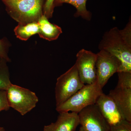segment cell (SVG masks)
I'll return each mask as SVG.
<instances>
[{
    "label": "cell",
    "instance_id": "7",
    "mask_svg": "<svg viewBox=\"0 0 131 131\" xmlns=\"http://www.w3.org/2000/svg\"><path fill=\"white\" fill-rule=\"evenodd\" d=\"M80 124L85 131H110L111 126L95 104L84 108L78 113Z\"/></svg>",
    "mask_w": 131,
    "mask_h": 131
},
{
    "label": "cell",
    "instance_id": "22",
    "mask_svg": "<svg viewBox=\"0 0 131 131\" xmlns=\"http://www.w3.org/2000/svg\"><path fill=\"white\" fill-rule=\"evenodd\" d=\"M79 131H84V130H83V129L81 127L80 128V130H79Z\"/></svg>",
    "mask_w": 131,
    "mask_h": 131
},
{
    "label": "cell",
    "instance_id": "21",
    "mask_svg": "<svg viewBox=\"0 0 131 131\" xmlns=\"http://www.w3.org/2000/svg\"><path fill=\"white\" fill-rule=\"evenodd\" d=\"M0 131H5V129L3 127H0Z\"/></svg>",
    "mask_w": 131,
    "mask_h": 131
},
{
    "label": "cell",
    "instance_id": "11",
    "mask_svg": "<svg viewBox=\"0 0 131 131\" xmlns=\"http://www.w3.org/2000/svg\"><path fill=\"white\" fill-rule=\"evenodd\" d=\"M108 95L117 104L125 119L131 122V89L116 87Z\"/></svg>",
    "mask_w": 131,
    "mask_h": 131
},
{
    "label": "cell",
    "instance_id": "16",
    "mask_svg": "<svg viewBox=\"0 0 131 131\" xmlns=\"http://www.w3.org/2000/svg\"><path fill=\"white\" fill-rule=\"evenodd\" d=\"M117 73L118 81L116 87L131 89V72L119 71Z\"/></svg>",
    "mask_w": 131,
    "mask_h": 131
},
{
    "label": "cell",
    "instance_id": "12",
    "mask_svg": "<svg viewBox=\"0 0 131 131\" xmlns=\"http://www.w3.org/2000/svg\"><path fill=\"white\" fill-rule=\"evenodd\" d=\"M38 22L40 27V31L38 34L45 40L49 41L56 40L62 33L61 27L49 22L44 15L40 17Z\"/></svg>",
    "mask_w": 131,
    "mask_h": 131
},
{
    "label": "cell",
    "instance_id": "10",
    "mask_svg": "<svg viewBox=\"0 0 131 131\" xmlns=\"http://www.w3.org/2000/svg\"><path fill=\"white\" fill-rule=\"evenodd\" d=\"M57 121L45 126L43 131H75L80 125L78 113L62 112L59 113Z\"/></svg>",
    "mask_w": 131,
    "mask_h": 131
},
{
    "label": "cell",
    "instance_id": "8",
    "mask_svg": "<svg viewBox=\"0 0 131 131\" xmlns=\"http://www.w3.org/2000/svg\"><path fill=\"white\" fill-rule=\"evenodd\" d=\"M75 64L79 77L84 84H91L96 80V54L84 49L76 55Z\"/></svg>",
    "mask_w": 131,
    "mask_h": 131
},
{
    "label": "cell",
    "instance_id": "19",
    "mask_svg": "<svg viewBox=\"0 0 131 131\" xmlns=\"http://www.w3.org/2000/svg\"><path fill=\"white\" fill-rule=\"evenodd\" d=\"M55 0H46L43 9V14L49 19L52 17L54 11Z\"/></svg>",
    "mask_w": 131,
    "mask_h": 131
},
{
    "label": "cell",
    "instance_id": "1",
    "mask_svg": "<svg viewBox=\"0 0 131 131\" xmlns=\"http://www.w3.org/2000/svg\"><path fill=\"white\" fill-rule=\"evenodd\" d=\"M100 50H104L115 57L120 66L118 72H131V20L125 28L117 27L106 32L99 45Z\"/></svg>",
    "mask_w": 131,
    "mask_h": 131
},
{
    "label": "cell",
    "instance_id": "13",
    "mask_svg": "<svg viewBox=\"0 0 131 131\" xmlns=\"http://www.w3.org/2000/svg\"><path fill=\"white\" fill-rule=\"evenodd\" d=\"M39 31L40 27L37 21L25 25L18 24L14 30L16 37L23 41H26L33 35L38 34Z\"/></svg>",
    "mask_w": 131,
    "mask_h": 131
},
{
    "label": "cell",
    "instance_id": "4",
    "mask_svg": "<svg viewBox=\"0 0 131 131\" xmlns=\"http://www.w3.org/2000/svg\"><path fill=\"white\" fill-rule=\"evenodd\" d=\"M84 85L80 79L75 64L57 79L55 88L56 106L68 100Z\"/></svg>",
    "mask_w": 131,
    "mask_h": 131
},
{
    "label": "cell",
    "instance_id": "20",
    "mask_svg": "<svg viewBox=\"0 0 131 131\" xmlns=\"http://www.w3.org/2000/svg\"><path fill=\"white\" fill-rule=\"evenodd\" d=\"M10 108L7 98L6 91L0 90V112L7 111Z\"/></svg>",
    "mask_w": 131,
    "mask_h": 131
},
{
    "label": "cell",
    "instance_id": "18",
    "mask_svg": "<svg viewBox=\"0 0 131 131\" xmlns=\"http://www.w3.org/2000/svg\"><path fill=\"white\" fill-rule=\"evenodd\" d=\"M110 131H131V122L124 120L114 125L111 126Z\"/></svg>",
    "mask_w": 131,
    "mask_h": 131
},
{
    "label": "cell",
    "instance_id": "14",
    "mask_svg": "<svg viewBox=\"0 0 131 131\" xmlns=\"http://www.w3.org/2000/svg\"><path fill=\"white\" fill-rule=\"evenodd\" d=\"M87 0H55L54 8L60 6L64 3H69L74 6L77 9L74 15L75 17L81 16L87 20H90L91 15L87 10L86 4Z\"/></svg>",
    "mask_w": 131,
    "mask_h": 131
},
{
    "label": "cell",
    "instance_id": "2",
    "mask_svg": "<svg viewBox=\"0 0 131 131\" xmlns=\"http://www.w3.org/2000/svg\"><path fill=\"white\" fill-rule=\"evenodd\" d=\"M7 13L19 24L37 21L43 14L46 0H2Z\"/></svg>",
    "mask_w": 131,
    "mask_h": 131
},
{
    "label": "cell",
    "instance_id": "15",
    "mask_svg": "<svg viewBox=\"0 0 131 131\" xmlns=\"http://www.w3.org/2000/svg\"><path fill=\"white\" fill-rule=\"evenodd\" d=\"M7 61L0 58V90L6 91L12 84Z\"/></svg>",
    "mask_w": 131,
    "mask_h": 131
},
{
    "label": "cell",
    "instance_id": "6",
    "mask_svg": "<svg viewBox=\"0 0 131 131\" xmlns=\"http://www.w3.org/2000/svg\"><path fill=\"white\" fill-rule=\"evenodd\" d=\"M119 61L115 57L104 50H100L96 54V81L102 89L110 77L118 72Z\"/></svg>",
    "mask_w": 131,
    "mask_h": 131
},
{
    "label": "cell",
    "instance_id": "5",
    "mask_svg": "<svg viewBox=\"0 0 131 131\" xmlns=\"http://www.w3.org/2000/svg\"><path fill=\"white\" fill-rule=\"evenodd\" d=\"M6 91L9 107L22 115L30 112L38 102V98L34 92L15 84H11Z\"/></svg>",
    "mask_w": 131,
    "mask_h": 131
},
{
    "label": "cell",
    "instance_id": "9",
    "mask_svg": "<svg viewBox=\"0 0 131 131\" xmlns=\"http://www.w3.org/2000/svg\"><path fill=\"white\" fill-rule=\"evenodd\" d=\"M95 105L110 126L125 120L112 98L103 92L98 96Z\"/></svg>",
    "mask_w": 131,
    "mask_h": 131
},
{
    "label": "cell",
    "instance_id": "17",
    "mask_svg": "<svg viewBox=\"0 0 131 131\" xmlns=\"http://www.w3.org/2000/svg\"><path fill=\"white\" fill-rule=\"evenodd\" d=\"M10 44L7 39L4 38L0 39V58L5 59L7 62L11 61L8 56V52Z\"/></svg>",
    "mask_w": 131,
    "mask_h": 131
},
{
    "label": "cell",
    "instance_id": "3",
    "mask_svg": "<svg viewBox=\"0 0 131 131\" xmlns=\"http://www.w3.org/2000/svg\"><path fill=\"white\" fill-rule=\"evenodd\" d=\"M102 89L96 81L86 84L64 102L57 106L58 113L71 112L78 113L84 108L95 104L98 96L102 93Z\"/></svg>",
    "mask_w": 131,
    "mask_h": 131
}]
</instances>
